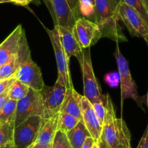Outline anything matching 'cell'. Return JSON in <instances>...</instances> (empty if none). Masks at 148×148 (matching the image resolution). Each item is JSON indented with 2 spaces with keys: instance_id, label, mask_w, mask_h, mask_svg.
Listing matches in <instances>:
<instances>
[{
  "instance_id": "1",
  "label": "cell",
  "mask_w": 148,
  "mask_h": 148,
  "mask_svg": "<svg viewBox=\"0 0 148 148\" xmlns=\"http://www.w3.org/2000/svg\"><path fill=\"white\" fill-rule=\"evenodd\" d=\"M129 131L122 118L116 116L112 100L106 94V114L102 125V132L98 145L101 148H116L121 138Z\"/></svg>"
},
{
  "instance_id": "2",
  "label": "cell",
  "mask_w": 148,
  "mask_h": 148,
  "mask_svg": "<svg viewBox=\"0 0 148 148\" xmlns=\"http://www.w3.org/2000/svg\"><path fill=\"white\" fill-rule=\"evenodd\" d=\"M50 11L55 26L73 29L79 17L78 0H43Z\"/></svg>"
},
{
  "instance_id": "3",
  "label": "cell",
  "mask_w": 148,
  "mask_h": 148,
  "mask_svg": "<svg viewBox=\"0 0 148 148\" xmlns=\"http://www.w3.org/2000/svg\"><path fill=\"white\" fill-rule=\"evenodd\" d=\"M44 28L46 29L50 37L56 57L58 68V76L56 83L64 86L66 89L72 88L74 86L71 78L70 71H69V59H68L60 42L57 26H54V28L52 30H49L46 27H44Z\"/></svg>"
},
{
  "instance_id": "4",
  "label": "cell",
  "mask_w": 148,
  "mask_h": 148,
  "mask_svg": "<svg viewBox=\"0 0 148 148\" xmlns=\"http://www.w3.org/2000/svg\"><path fill=\"white\" fill-rule=\"evenodd\" d=\"M117 17L124 23L132 36L143 38L148 45V23L135 9L119 1Z\"/></svg>"
},
{
  "instance_id": "5",
  "label": "cell",
  "mask_w": 148,
  "mask_h": 148,
  "mask_svg": "<svg viewBox=\"0 0 148 148\" xmlns=\"http://www.w3.org/2000/svg\"><path fill=\"white\" fill-rule=\"evenodd\" d=\"M115 57L120 75L121 100L132 99L140 107H142V104L143 102V98L140 97L137 93V85L132 77L128 62L121 54L118 44L116 47Z\"/></svg>"
},
{
  "instance_id": "6",
  "label": "cell",
  "mask_w": 148,
  "mask_h": 148,
  "mask_svg": "<svg viewBox=\"0 0 148 148\" xmlns=\"http://www.w3.org/2000/svg\"><path fill=\"white\" fill-rule=\"evenodd\" d=\"M43 104L40 91L30 89L27 94L17 101L14 126L32 116H43Z\"/></svg>"
},
{
  "instance_id": "7",
  "label": "cell",
  "mask_w": 148,
  "mask_h": 148,
  "mask_svg": "<svg viewBox=\"0 0 148 148\" xmlns=\"http://www.w3.org/2000/svg\"><path fill=\"white\" fill-rule=\"evenodd\" d=\"M90 48V47L86 48L85 50L83 51V57L80 66L83 78L84 97L91 104H93L102 99L105 95L101 93V87L94 74Z\"/></svg>"
},
{
  "instance_id": "8",
  "label": "cell",
  "mask_w": 148,
  "mask_h": 148,
  "mask_svg": "<svg viewBox=\"0 0 148 148\" xmlns=\"http://www.w3.org/2000/svg\"><path fill=\"white\" fill-rule=\"evenodd\" d=\"M42 120L41 116H32L14 126V146L17 148H30L37 138Z\"/></svg>"
},
{
  "instance_id": "9",
  "label": "cell",
  "mask_w": 148,
  "mask_h": 148,
  "mask_svg": "<svg viewBox=\"0 0 148 148\" xmlns=\"http://www.w3.org/2000/svg\"><path fill=\"white\" fill-rule=\"evenodd\" d=\"M72 32L79 46L83 49L95 44L103 35L101 26L85 17H79L76 20Z\"/></svg>"
},
{
  "instance_id": "10",
  "label": "cell",
  "mask_w": 148,
  "mask_h": 148,
  "mask_svg": "<svg viewBox=\"0 0 148 148\" xmlns=\"http://www.w3.org/2000/svg\"><path fill=\"white\" fill-rule=\"evenodd\" d=\"M66 90V87L57 83H55L52 86L44 84L43 89L40 91L43 104L42 118H49L59 113L64 100Z\"/></svg>"
},
{
  "instance_id": "11",
  "label": "cell",
  "mask_w": 148,
  "mask_h": 148,
  "mask_svg": "<svg viewBox=\"0 0 148 148\" xmlns=\"http://www.w3.org/2000/svg\"><path fill=\"white\" fill-rule=\"evenodd\" d=\"M14 77L17 81L35 91H40L44 86L40 68L32 59L31 56L20 65Z\"/></svg>"
},
{
  "instance_id": "12",
  "label": "cell",
  "mask_w": 148,
  "mask_h": 148,
  "mask_svg": "<svg viewBox=\"0 0 148 148\" xmlns=\"http://www.w3.org/2000/svg\"><path fill=\"white\" fill-rule=\"evenodd\" d=\"M30 56H31L30 48L23 30L16 54L6 63L0 66V81L14 77L20 65Z\"/></svg>"
},
{
  "instance_id": "13",
  "label": "cell",
  "mask_w": 148,
  "mask_h": 148,
  "mask_svg": "<svg viewBox=\"0 0 148 148\" xmlns=\"http://www.w3.org/2000/svg\"><path fill=\"white\" fill-rule=\"evenodd\" d=\"M117 0H94L93 13L95 23L101 27L104 25H114L117 17Z\"/></svg>"
},
{
  "instance_id": "14",
  "label": "cell",
  "mask_w": 148,
  "mask_h": 148,
  "mask_svg": "<svg viewBox=\"0 0 148 148\" xmlns=\"http://www.w3.org/2000/svg\"><path fill=\"white\" fill-rule=\"evenodd\" d=\"M82 122L89 131L91 137L98 143L102 132V123L100 121L96 113L94 111L91 103L82 96L81 100Z\"/></svg>"
},
{
  "instance_id": "15",
  "label": "cell",
  "mask_w": 148,
  "mask_h": 148,
  "mask_svg": "<svg viewBox=\"0 0 148 148\" xmlns=\"http://www.w3.org/2000/svg\"><path fill=\"white\" fill-rule=\"evenodd\" d=\"M56 26L59 33L60 42L68 59H70L71 57L75 56L78 59L79 64L82 63V57H83V49L81 48L77 41L75 39L72 30L66 27Z\"/></svg>"
},
{
  "instance_id": "16",
  "label": "cell",
  "mask_w": 148,
  "mask_h": 148,
  "mask_svg": "<svg viewBox=\"0 0 148 148\" xmlns=\"http://www.w3.org/2000/svg\"><path fill=\"white\" fill-rule=\"evenodd\" d=\"M23 30L22 25L17 26L0 44V66L16 54Z\"/></svg>"
},
{
  "instance_id": "17",
  "label": "cell",
  "mask_w": 148,
  "mask_h": 148,
  "mask_svg": "<svg viewBox=\"0 0 148 148\" xmlns=\"http://www.w3.org/2000/svg\"><path fill=\"white\" fill-rule=\"evenodd\" d=\"M58 118L59 113L49 118H43L37 138L33 145L48 147L51 145L55 133L57 131Z\"/></svg>"
},
{
  "instance_id": "18",
  "label": "cell",
  "mask_w": 148,
  "mask_h": 148,
  "mask_svg": "<svg viewBox=\"0 0 148 148\" xmlns=\"http://www.w3.org/2000/svg\"><path fill=\"white\" fill-rule=\"evenodd\" d=\"M82 96L77 93L74 87L66 89L65 97L62 102L59 112H64L77 118L79 121H82V105L81 100Z\"/></svg>"
},
{
  "instance_id": "19",
  "label": "cell",
  "mask_w": 148,
  "mask_h": 148,
  "mask_svg": "<svg viewBox=\"0 0 148 148\" xmlns=\"http://www.w3.org/2000/svg\"><path fill=\"white\" fill-rule=\"evenodd\" d=\"M66 136L72 148H81L87 138L91 136L82 121L78 122L73 129L66 133Z\"/></svg>"
},
{
  "instance_id": "20",
  "label": "cell",
  "mask_w": 148,
  "mask_h": 148,
  "mask_svg": "<svg viewBox=\"0 0 148 148\" xmlns=\"http://www.w3.org/2000/svg\"><path fill=\"white\" fill-rule=\"evenodd\" d=\"M17 101L8 100L0 110V123H9L14 125L15 120Z\"/></svg>"
},
{
  "instance_id": "21",
  "label": "cell",
  "mask_w": 148,
  "mask_h": 148,
  "mask_svg": "<svg viewBox=\"0 0 148 148\" xmlns=\"http://www.w3.org/2000/svg\"><path fill=\"white\" fill-rule=\"evenodd\" d=\"M79 120L75 117L64 112H59L58 118L57 130L62 131L64 133H67L71 129H73L78 123Z\"/></svg>"
},
{
  "instance_id": "22",
  "label": "cell",
  "mask_w": 148,
  "mask_h": 148,
  "mask_svg": "<svg viewBox=\"0 0 148 148\" xmlns=\"http://www.w3.org/2000/svg\"><path fill=\"white\" fill-rule=\"evenodd\" d=\"M29 89L27 86L16 80L9 89V97L10 100L18 101L27 94Z\"/></svg>"
},
{
  "instance_id": "23",
  "label": "cell",
  "mask_w": 148,
  "mask_h": 148,
  "mask_svg": "<svg viewBox=\"0 0 148 148\" xmlns=\"http://www.w3.org/2000/svg\"><path fill=\"white\" fill-rule=\"evenodd\" d=\"M14 125L0 123V145L14 144Z\"/></svg>"
},
{
  "instance_id": "24",
  "label": "cell",
  "mask_w": 148,
  "mask_h": 148,
  "mask_svg": "<svg viewBox=\"0 0 148 148\" xmlns=\"http://www.w3.org/2000/svg\"><path fill=\"white\" fill-rule=\"evenodd\" d=\"M51 148H72L66 133L57 130L51 143Z\"/></svg>"
},
{
  "instance_id": "25",
  "label": "cell",
  "mask_w": 148,
  "mask_h": 148,
  "mask_svg": "<svg viewBox=\"0 0 148 148\" xmlns=\"http://www.w3.org/2000/svg\"><path fill=\"white\" fill-rule=\"evenodd\" d=\"M119 1L124 3L135 9L140 13V15L143 17V19L148 23V13L141 0H119Z\"/></svg>"
},
{
  "instance_id": "26",
  "label": "cell",
  "mask_w": 148,
  "mask_h": 148,
  "mask_svg": "<svg viewBox=\"0 0 148 148\" xmlns=\"http://www.w3.org/2000/svg\"><path fill=\"white\" fill-rule=\"evenodd\" d=\"M106 94H105L101 100H98L92 104L94 109V111L96 113L97 116L99 118L100 121L102 123L104 120L106 114Z\"/></svg>"
},
{
  "instance_id": "27",
  "label": "cell",
  "mask_w": 148,
  "mask_h": 148,
  "mask_svg": "<svg viewBox=\"0 0 148 148\" xmlns=\"http://www.w3.org/2000/svg\"><path fill=\"white\" fill-rule=\"evenodd\" d=\"M16 80L17 79H16V78L14 76L10 78H7V79L1 80L0 81V94L4 93L7 90L10 89L11 86L14 84Z\"/></svg>"
},
{
  "instance_id": "28",
  "label": "cell",
  "mask_w": 148,
  "mask_h": 148,
  "mask_svg": "<svg viewBox=\"0 0 148 148\" xmlns=\"http://www.w3.org/2000/svg\"><path fill=\"white\" fill-rule=\"evenodd\" d=\"M8 100H10V97H9V89L0 94V110L2 108L3 106L5 104V103L7 102Z\"/></svg>"
},
{
  "instance_id": "29",
  "label": "cell",
  "mask_w": 148,
  "mask_h": 148,
  "mask_svg": "<svg viewBox=\"0 0 148 148\" xmlns=\"http://www.w3.org/2000/svg\"><path fill=\"white\" fill-rule=\"evenodd\" d=\"M95 142V141L91 136H90V137L87 138L82 146L81 147V148H92Z\"/></svg>"
},
{
  "instance_id": "30",
  "label": "cell",
  "mask_w": 148,
  "mask_h": 148,
  "mask_svg": "<svg viewBox=\"0 0 148 148\" xmlns=\"http://www.w3.org/2000/svg\"><path fill=\"white\" fill-rule=\"evenodd\" d=\"M32 1L33 0H10V2L17 4V5L26 6L30 4Z\"/></svg>"
},
{
  "instance_id": "31",
  "label": "cell",
  "mask_w": 148,
  "mask_h": 148,
  "mask_svg": "<svg viewBox=\"0 0 148 148\" xmlns=\"http://www.w3.org/2000/svg\"><path fill=\"white\" fill-rule=\"evenodd\" d=\"M0 148H17L14 144H7V145H0Z\"/></svg>"
},
{
  "instance_id": "32",
  "label": "cell",
  "mask_w": 148,
  "mask_h": 148,
  "mask_svg": "<svg viewBox=\"0 0 148 148\" xmlns=\"http://www.w3.org/2000/svg\"><path fill=\"white\" fill-rule=\"evenodd\" d=\"M142 2H143V5L145 6V7L146 10H147V13H148V0H141Z\"/></svg>"
},
{
  "instance_id": "33",
  "label": "cell",
  "mask_w": 148,
  "mask_h": 148,
  "mask_svg": "<svg viewBox=\"0 0 148 148\" xmlns=\"http://www.w3.org/2000/svg\"><path fill=\"white\" fill-rule=\"evenodd\" d=\"M30 148H51V145L48 147H40L38 145H32Z\"/></svg>"
},
{
  "instance_id": "34",
  "label": "cell",
  "mask_w": 148,
  "mask_h": 148,
  "mask_svg": "<svg viewBox=\"0 0 148 148\" xmlns=\"http://www.w3.org/2000/svg\"><path fill=\"white\" fill-rule=\"evenodd\" d=\"M92 148H101V147H100L99 145H98V144L97 143V142H95V144H94L93 146H92Z\"/></svg>"
},
{
  "instance_id": "35",
  "label": "cell",
  "mask_w": 148,
  "mask_h": 148,
  "mask_svg": "<svg viewBox=\"0 0 148 148\" xmlns=\"http://www.w3.org/2000/svg\"><path fill=\"white\" fill-rule=\"evenodd\" d=\"M4 2H10V0H0V3H4Z\"/></svg>"
},
{
  "instance_id": "36",
  "label": "cell",
  "mask_w": 148,
  "mask_h": 148,
  "mask_svg": "<svg viewBox=\"0 0 148 148\" xmlns=\"http://www.w3.org/2000/svg\"><path fill=\"white\" fill-rule=\"evenodd\" d=\"M147 105L148 107V91H147Z\"/></svg>"
},
{
  "instance_id": "37",
  "label": "cell",
  "mask_w": 148,
  "mask_h": 148,
  "mask_svg": "<svg viewBox=\"0 0 148 148\" xmlns=\"http://www.w3.org/2000/svg\"><path fill=\"white\" fill-rule=\"evenodd\" d=\"M89 1H90V2H91V3H92V4H94V0H89Z\"/></svg>"
},
{
  "instance_id": "38",
  "label": "cell",
  "mask_w": 148,
  "mask_h": 148,
  "mask_svg": "<svg viewBox=\"0 0 148 148\" xmlns=\"http://www.w3.org/2000/svg\"><path fill=\"white\" fill-rule=\"evenodd\" d=\"M116 148H117V147H116Z\"/></svg>"
}]
</instances>
